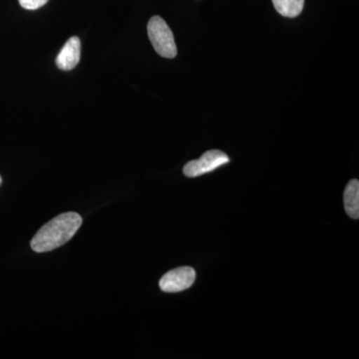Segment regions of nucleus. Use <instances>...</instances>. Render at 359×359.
<instances>
[{
  "label": "nucleus",
  "mask_w": 359,
  "mask_h": 359,
  "mask_svg": "<svg viewBox=\"0 0 359 359\" xmlns=\"http://www.w3.org/2000/svg\"><path fill=\"white\" fill-rule=\"evenodd\" d=\"M148 36L156 52L165 58H175L177 55V45L175 43L173 32L166 21L160 16H153L149 20Z\"/></svg>",
  "instance_id": "obj_2"
},
{
  "label": "nucleus",
  "mask_w": 359,
  "mask_h": 359,
  "mask_svg": "<svg viewBox=\"0 0 359 359\" xmlns=\"http://www.w3.org/2000/svg\"><path fill=\"white\" fill-rule=\"evenodd\" d=\"M82 218L74 212H63L45 224L33 237L30 245L36 252H51L69 242L82 224Z\"/></svg>",
  "instance_id": "obj_1"
},
{
  "label": "nucleus",
  "mask_w": 359,
  "mask_h": 359,
  "mask_svg": "<svg viewBox=\"0 0 359 359\" xmlns=\"http://www.w3.org/2000/svg\"><path fill=\"white\" fill-rule=\"evenodd\" d=\"M344 209L351 218H359V182L353 179L347 184L344 194Z\"/></svg>",
  "instance_id": "obj_6"
},
{
  "label": "nucleus",
  "mask_w": 359,
  "mask_h": 359,
  "mask_svg": "<svg viewBox=\"0 0 359 359\" xmlns=\"http://www.w3.org/2000/svg\"><path fill=\"white\" fill-rule=\"evenodd\" d=\"M273 6L285 18H294L302 13L304 0H273Z\"/></svg>",
  "instance_id": "obj_7"
},
{
  "label": "nucleus",
  "mask_w": 359,
  "mask_h": 359,
  "mask_svg": "<svg viewBox=\"0 0 359 359\" xmlns=\"http://www.w3.org/2000/svg\"><path fill=\"white\" fill-rule=\"evenodd\" d=\"M229 162H230V158L226 153L219 150H210L204 153L200 159L187 163L183 172L189 178H195V177L215 171L223 165L228 164Z\"/></svg>",
  "instance_id": "obj_3"
},
{
  "label": "nucleus",
  "mask_w": 359,
  "mask_h": 359,
  "mask_svg": "<svg viewBox=\"0 0 359 359\" xmlns=\"http://www.w3.org/2000/svg\"><path fill=\"white\" fill-rule=\"evenodd\" d=\"M196 280L195 269L181 266L168 271L160 280V289L164 292H179L192 287Z\"/></svg>",
  "instance_id": "obj_4"
},
{
  "label": "nucleus",
  "mask_w": 359,
  "mask_h": 359,
  "mask_svg": "<svg viewBox=\"0 0 359 359\" xmlns=\"http://www.w3.org/2000/svg\"><path fill=\"white\" fill-rule=\"evenodd\" d=\"M48 0H20V6L27 11H36L47 4Z\"/></svg>",
  "instance_id": "obj_8"
},
{
  "label": "nucleus",
  "mask_w": 359,
  "mask_h": 359,
  "mask_svg": "<svg viewBox=\"0 0 359 359\" xmlns=\"http://www.w3.org/2000/svg\"><path fill=\"white\" fill-rule=\"evenodd\" d=\"M81 56V42L77 36L68 39L59 52L56 58V65L61 70H72L76 67Z\"/></svg>",
  "instance_id": "obj_5"
},
{
  "label": "nucleus",
  "mask_w": 359,
  "mask_h": 359,
  "mask_svg": "<svg viewBox=\"0 0 359 359\" xmlns=\"http://www.w3.org/2000/svg\"><path fill=\"white\" fill-rule=\"evenodd\" d=\"M1 183H2V179H1V177H0V185H1Z\"/></svg>",
  "instance_id": "obj_9"
}]
</instances>
